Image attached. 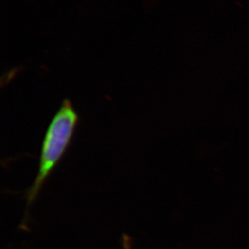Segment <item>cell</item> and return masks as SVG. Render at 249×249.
<instances>
[{
  "instance_id": "obj_2",
  "label": "cell",
  "mask_w": 249,
  "mask_h": 249,
  "mask_svg": "<svg viewBox=\"0 0 249 249\" xmlns=\"http://www.w3.org/2000/svg\"><path fill=\"white\" fill-rule=\"evenodd\" d=\"M122 246L123 249H132V240H131V238L128 235H123Z\"/></svg>"
},
{
  "instance_id": "obj_1",
  "label": "cell",
  "mask_w": 249,
  "mask_h": 249,
  "mask_svg": "<svg viewBox=\"0 0 249 249\" xmlns=\"http://www.w3.org/2000/svg\"><path fill=\"white\" fill-rule=\"evenodd\" d=\"M78 119L73 104L71 100L65 99L50 121L43 139L37 174L33 185L26 191L27 212L68 149L78 125Z\"/></svg>"
}]
</instances>
